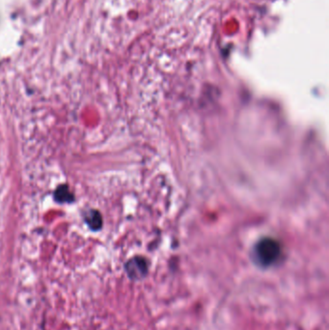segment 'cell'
I'll list each match as a JSON object with an SVG mask.
<instances>
[{
	"label": "cell",
	"mask_w": 329,
	"mask_h": 330,
	"mask_svg": "<svg viewBox=\"0 0 329 330\" xmlns=\"http://www.w3.org/2000/svg\"><path fill=\"white\" fill-rule=\"evenodd\" d=\"M282 255L280 243L271 239L263 238L260 240L253 249V260L263 267H268L276 264Z\"/></svg>",
	"instance_id": "obj_1"
},
{
	"label": "cell",
	"mask_w": 329,
	"mask_h": 330,
	"mask_svg": "<svg viewBox=\"0 0 329 330\" xmlns=\"http://www.w3.org/2000/svg\"><path fill=\"white\" fill-rule=\"evenodd\" d=\"M86 222L93 230H99L103 225L102 215L98 210H90L86 214Z\"/></svg>",
	"instance_id": "obj_3"
},
{
	"label": "cell",
	"mask_w": 329,
	"mask_h": 330,
	"mask_svg": "<svg viewBox=\"0 0 329 330\" xmlns=\"http://www.w3.org/2000/svg\"><path fill=\"white\" fill-rule=\"evenodd\" d=\"M55 199L59 203H69L72 201L73 196L67 186H61L55 192Z\"/></svg>",
	"instance_id": "obj_4"
},
{
	"label": "cell",
	"mask_w": 329,
	"mask_h": 330,
	"mask_svg": "<svg viewBox=\"0 0 329 330\" xmlns=\"http://www.w3.org/2000/svg\"><path fill=\"white\" fill-rule=\"evenodd\" d=\"M126 271L129 277L133 280H139L148 273V263L142 257H134L126 264Z\"/></svg>",
	"instance_id": "obj_2"
}]
</instances>
